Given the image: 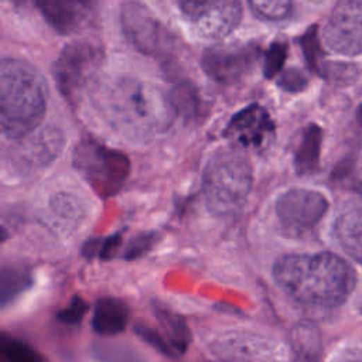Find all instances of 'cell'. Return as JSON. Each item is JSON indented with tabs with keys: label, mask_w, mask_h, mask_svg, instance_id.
<instances>
[{
	"label": "cell",
	"mask_w": 362,
	"mask_h": 362,
	"mask_svg": "<svg viewBox=\"0 0 362 362\" xmlns=\"http://www.w3.org/2000/svg\"><path fill=\"white\" fill-rule=\"evenodd\" d=\"M334 235L344 250L362 263V209L342 214L334 223Z\"/></svg>",
	"instance_id": "16"
},
{
	"label": "cell",
	"mask_w": 362,
	"mask_h": 362,
	"mask_svg": "<svg viewBox=\"0 0 362 362\" xmlns=\"http://www.w3.org/2000/svg\"><path fill=\"white\" fill-rule=\"evenodd\" d=\"M72 161L76 171L100 198L117 194L130 173V161L126 154L109 148L92 137H85L76 144Z\"/></svg>",
	"instance_id": "5"
},
{
	"label": "cell",
	"mask_w": 362,
	"mask_h": 362,
	"mask_svg": "<svg viewBox=\"0 0 362 362\" xmlns=\"http://www.w3.org/2000/svg\"><path fill=\"white\" fill-rule=\"evenodd\" d=\"M250 161L233 148H221L206 161L202 191L208 208L215 214H230L242 206L252 191Z\"/></svg>",
	"instance_id": "4"
},
{
	"label": "cell",
	"mask_w": 362,
	"mask_h": 362,
	"mask_svg": "<svg viewBox=\"0 0 362 362\" xmlns=\"http://www.w3.org/2000/svg\"><path fill=\"white\" fill-rule=\"evenodd\" d=\"M225 139L250 148H264L274 136V123L269 112L252 103L236 112L223 130Z\"/></svg>",
	"instance_id": "12"
},
{
	"label": "cell",
	"mask_w": 362,
	"mask_h": 362,
	"mask_svg": "<svg viewBox=\"0 0 362 362\" xmlns=\"http://www.w3.org/2000/svg\"><path fill=\"white\" fill-rule=\"evenodd\" d=\"M129 315L130 311L124 301L115 297H103L95 305L90 324L99 335H115L126 328Z\"/></svg>",
	"instance_id": "14"
},
{
	"label": "cell",
	"mask_w": 362,
	"mask_h": 362,
	"mask_svg": "<svg viewBox=\"0 0 362 362\" xmlns=\"http://www.w3.org/2000/svg\"><path fill=\"white\" fill-rule=\"evenodd\" d=\"M322 130L318 124H307L294 150V168L300 175H310L320 168Z\"/></svg>",
	"instance_id": "15"
},
{
	"label": "cell",
	"mask_w": 362,
	"mask_h": 362,
	"mask_svg": "<svg viewBox=\"0 0 362 362\" xmlns=\"http://www.w3.org/2000/svg\"><path fill=\"white\" fill-rule=\"evenodd\" d=\"M328 199L320 191L291 188L277 198L274 211L284 230L300 233L315 226L328 211Z\"/></svg>",
	"instance_id": "8"
},
{
	"label": "cell",
	"mask_w": 362,
	"mask_h": 362,
	"mask_svg": "<svg viewBox=\"0 0 362 362\" xmlns=\"http://www.w3.org/2000/svg\"><path fill=\"white\" fill-rule=\"evenodd\" d=\"M287 58V44L281 41H274L270 44L264 52L263 59V75L267 79H273L279 75L284 66Z\"/></svg>",
	"instance_id": "24"
},
{
	"label": "cell",
	"mask_w": 362,
	"mask_h": 362,
	"mask_svg": "<svg viewBox=\"0 0 362 362\" xmlns=\"http://www.w3.org/2000/svg\"><path fill=\"white\" fill-rule=\"evenodd\" d=\"M154 313H156V317L160 321L161 327L167 332L168 342L173 346V349H175L178 352H184L189 342V332H188V328H187L184 320L180 315L174 314L173 311H170L161 305H156Z\"/></svg>",
	"instance_id": "20"
},
{
	"label": "cell",
	"mask_w": 362,
	"mask_h": 362,
	"mask_svg": "<svg viewBox=\"0 0 362 362\" xmlns=\"http://www.w3.org/2000/svg\"><path fill=\"white\" fill-rule=\"evenodd\" d=\"M45 83L27 61L6 57L0 65V123L6 137L21 140L42 122Z\"/></svg>",
	"instance_id": "2"
},
{
	"label": "cell",
	"mask_w": 362,
	"mask_h": 362,
	"mask_svg": "<svg viewBox=\"0 0 362 362\" xmlns=\"http://www.w3.org/2000/svg\"><path fill=\"white\" fill-rule=\"evenodd\" d=\"M325 45L342 55L362 52V0H342L331 10L324 28Z\"/></svg>",
	"instance_id": "10"
},
{
	"label": "cell",
	"mask_w": 362,
	"mask_h": 362,
	"mask_svg": "<svg viewBox=\"0 0 362 362\" xmlns=\"http://www.w3.org/2000/svg\"><path fill=\"white\" fill-rule=\"evenodd\" d=\"M260 49L255 44H230L206 49L201 58L204 72L215 82L232 85L242 81L255 66Z\"/></svg>",
	"instance_id": "11"
},
{
	"label": "cell",
	"mask_w": 362,
	"mask_h": 362,
	"mask_svg": "<svg viewBox=\"0 0 362 362\" xmlns=\"http://www.w3.org/2000/svg\"><path fill=\"white\" fill-rule=\"evenodd\" d=\"M37 8L59 34H72L85 28L93 17V3L75 0H40Z\"/></svg>",
	"instance_id": "13"
},
{
	"label": "cell",
	"mask_w": 362,
	"mask_h": 362,
	"mask_svg": "<svg viewBox=\"0 0 362 362\" xmlns=\"http://www.w3.org/2000/svg\"><path fill=\"white\" fill-rule=\"evenodd\" d=\"M102 59V47L90 40H75L66 44L52 65V75L61 95L74 102L99 69Z\"/></svg>",
	"instance_id": "6"
},
{
	"label": "cell",
	"mask_w": 362,
	"mask_h": 362,
	"mask_svg": "<svg viewBox=\"0 0 362 362\" xmlns=\"http://www.w3.org/2000/svg\"><path fill=\"white\" fill-rule=\"evenodd\" d=\"M158 242V233L157 232H143L137 236H134L126 246L123 257L126 260H134L141 256H144L147 252H150L154 245Z\"/></svg>",
	"instance_id": "25"
},
{
	"label": "cell",
	"mask_w": 362,
	"mask_h": 362,
	"mask_svg": "<svg viewBox=\"0 0 362 362\" xmlns=\"http://www.w3.org/2000/svg\"><path fill=\"white\" fill-rule=\"evenodd\" d=\"M122 25L127 38L144 54L165 57L171 52L173 38L168 30L137 3L122 4Z\"/></svg>",
	"instance_id": "9"
},
{
	"label": "cell",
	"mask_w": 362,
	"mask_h": 362,
	"mask_svg": "<svg viewBox=\"0 0 362 362\" xmlns=\"http://www.w3.org/2000/svg\"><path fill=\"white\" fill-rule=\"evenodd\" d=\"M273 277L291 300L311 308L341 305L356 283L354 267L331 252L284 255L276 260Z\"/></svg>",
	"instance_id": "1"
},
{
	"label": "cell",
	"mask_w": 362,
	"mask_h": 362,
	"mask_svg": "<svg viewBox=\"0 0 362 362\" xmlns=\"http://www.w3.org/2000/svg\"><path fill=\"white\" fill-rule=\"evenodd\" d=\"M277 85L283 90L294 93V92L304 90L308 85V79L303 71L297 68H288L280 74L277 79Z\"/></svg>",
	"instance_id": "29"
},
{
	"label": "cell",
	"mask_w": 362,
	"mask_h": 362,
	"mask_svg": "<svg viewBox=\"0 0 362 362\" xmlns=\"http://www.w3.org/2000/svg\"><path fill=\"white\" fill-rule=\"evenodd\" d=\"M361 192H362V187H361Z\"/></svg>",
	"instance_id": "32"
},
{
	"label": "cell",
	"mask_w": 362,
	"mask_h": 362,
	"mask_svg": "<svg viewBox=\"0 0 362 362\" xmlns=\"http://www.w3.org/2000/svg\"><path fill=\"white\" fill-rule=\"evenodd\" d=\"M123 242V236H122V230L116 232L115 235H110L105 239H100V245H99V257L109 260L115 256V253L119 250V247L122 246Z\"/></svg>",
	"instance_id": "30"
},
{
	"label": "cell",
	"mask_w": 362,
	"mask_h": 362,
	"mask_svg": "<svg viewBox=\"0 0 362 362\" xmlns=\"http://www.w3.org/2000/svg\"><path fill=\"white\" fill-rule=\"evenodd\" d=\"M61 143L62 134L55 129H47L38 133L37 137L33 139L28 144L23 146L25 147V153L21 154V157L25 163H34V165H44L57 156L58 150L61 148Z\"/></svg>",
	"instance_id": "17"
},
{
	"label": "cell",
	"mask_w": 362,
	"mask_h": 362,
	"mask_svg": "<svg viewBox=\"0 0 362 362\" xmlns=\"http://www.w3.org/2000/svg\"><path fill=\"white\" fill-rule=\"evenodd\" d=\"M178 7L191 30L205 40L225 38L243 17L238 0H187L178 3Z\"/></svg>",
	"instance_id": "7"
},
{
	"label": "cell",
	"mask_w": 362,
	"mask_h": 362,
	"mask_svg": "<svg viewBox=\"0 0 362 362\" xmlns=\"http://www.w3.org/2000/svg\"><path fill=\"white\" fill-rule=\"evenodd\" d=\"M109 110L113 122L134 137H150L163 132L173 112L168 99L134 78L115 82L109 92Z\"/></svg>",
	"instance_id": "3"
},
{
	"label": "cell",
	"mask_w": 362,
	"mask_h": 362,
	"mask_svg": "<svg viewBox=\"0 0 362 362\" xmlns=\"http://www.w3.org/2000/svg\"><path fill=\"white\" fill-rule=\"evenodd\" d=\"M361 74V69L356 64L352 62H324L320 75L327 79H331L339 85L352 83Z\"/></svg>",
	"instance_id": "23"
},
{
	"label": "cell",
	"mask_w": 362,
	"mask_h": 362,
	"mask_svg": "<svg viewBox=\"0 0 362 362\" xmlns=\"http://www.w3.org/2000/svg\"><path fill=\"white\" fill-rule=\"evenodd\" d=\"M300 44L304 52V58L308 64V66L320 74L321 68L324 65L322 61V48H321V42H320V37H318V27L317 25H311L300 38Z\"/></svg>",
	"instance_id": "21"
},
{
	"label": "cell",
	"mask_w": 362,
	"mask_h": 362,
	"mask_svg": "<svg viewBox=\"0 0 362 362\" xmlns=\"http://www.w3.org/2000/svg\"><path fill=\"white\" fill-rule=\"evenodd\" d=\"M358 117H359V120L362 122V105L358 107Z\"/></svg>",
	"instance_id": "31"
},
{
	"label": "cell",
	"mask_w": 362,
	"mask_h": 362,
	"mask_svg": "<svg viewBox=\"0 0 362 362\" xmlns=\"http://www.w3.org/2000/svg\"><path fill=\"white\" fill-rule=\"evenodd\" d=\"M33 283L31 272L21 263H4L1 267V304L21 294Z\"/></svg>",
	"instance_id": "18"
},
{
	"label": "cell",
	"mask_w": 362,
	"mask_h": 362,
	"mask_svg": "<svg viewBox=\"0 0 362 362\" xmlns=\"http://www.w3.org/2000/svg\"><path fill=\"white\" fill-rule=\"evenodd\" d=\"M168 102L173 112L182 115L185 119H195L202 110V100L197 88L187 81L177 83L170 90Z\"/></svg>",
	"instance_id": "19"
},
{
	"label": "cell",
	"mask_w": 362,
	"mask_h": 362,
	"mask_svg": "<svg viewBox=\"0 0 362 362\" xmlns=\"http://www.w3.org/2000/svg\"><path fill=\"white\" fill-rule=\"evenodd\" d=\"M88 310H89L88 303L82 297L74 296L69 304L57 313V320L64 324H78L81 322L83 315L88 313Z\"/></svg>",
	"instance_id": "28"
},
{
	"label": "cell",
	"mask_w": 362,
	"mask_h": 362,
	"mask_svg": "<svg viewBox=\"0 0 362 362\" xmlns=\"http://www.w3.org/2000/svg\"><path fill=\"white\" fill-rule=\"evenodd\" d=\"M134 332L144 341L147 342L151 348H154L157 352H160L161 355L171 358L174 355L173 346L170 345V342L156 329H153L148 325L144 324H136L134 325Z\"/></svg>",
	"instance_id": "26"
},
{
	"label": "cell",
	"mask_w": 362,
	"mask_h": 362,
	"mask_svg": "<svg viewBox=\"0 0 362 362\" xmlns=\"http://www.w3.org/2000/svg\"><path fill=\"white\" fill-rule=\"evenodd\" d=\"M249 7L252 13L263 20H284L291 14L293 3L288 0H276V1H263V0H250Z\"/></svg>",
	"instance_id": "22"
},
{
	"label": "cell",
	"mask_w": 362,
	"mask_h": 362,
	"mask_svg": "<svg viewBox=\"0 0 362 362\" xmlns=\"http://www.w3.org/2000/svg\"><path fill=\"white\" fill-rule=\"evenodd\" d=\"M3 352L10 362H42L34 349L16 339L6 341L3 344Z\"/></svg>",
	"instance_id": "27"
}]
</instances>
